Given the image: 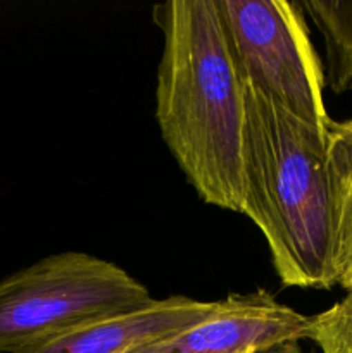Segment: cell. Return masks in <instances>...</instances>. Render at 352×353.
Segmentation results:
<instances>
[{
  "mask_svg": "<svg viewBox=\"0 0 352 353\" xmlns=\"http://www.w3.org/2000/svg\"><path fill=\"white\" fill-rule=\"evenodd\" d=\"M326 155L331 192L352 188V119L331 121L326 131Z\"/></svg>",
  "mask_w": 352,
  "mask_h": 353,
  "instance_id": "10",
  "label": "cell"
},
{
  "mask_svg": "<svg viewBox=\"0 0 352 353\" xmlns=\"http://www.w3.org/2000/svg\"><path fill=\"white\" fill-rule=\"evenodd\" d=\"M299 6L324 38V85L337 95L352 90V2L300 0Z\"/></svg>",
  "mask_w": 352,
  "mask_h": 353,
  "instance_id": "7",
  "label": "cell"
},
{
  "mask_svg": "<svg viewBox=\"0 0 352 353\" xmlns=\"http://www.w3.org/2000/svg\"><path fill=\"white\" fill-rule=\"evenodd\" d=\"M248 353H306L300 341H285V343L273 345V347L261 348V350L248 352Z\"/></svg>",
  "mask_w": 352,
  "mask_h": 353,
  "instance_id": "11",
  "label": "cell"
},
{
  "mask_svg": "<svg viewBox=\"0 0 352 353\" xmlns=\"http://www.w3.org/2000/svg\"><path fill=\"white\" fill-rule=\"evenodd\" d=\"M219 303L182 295L154 300L144 309L85 324L16 353H126L207 319Z\"/></svg>",
  "mask_w": 352,
  "mask_h": 353,
  "instance_id": "6",
  "label": "cell"
},
{
  "mask_svg": "<svg viewBox=\"0 0 352 353\" xmlns=\"http://www.w3.org/2000/svg\"><path fill=\"white\" fill-rule=\"evenodd\" d=\"M216 6L244 85L326 131L331 119L323 99V68L299 2L216 0Z\"/></svg>",
  "mask_w": 352,
  "mask_h": 353,
  "instance_id": "4",
  "label": "cell"
},
{
  "mask_svg": "<svg viewBox=\"0 0 352 353\" xmlns=\"http://www.w3.org/2000/svg\"><path fill=\"white\" fill-rule=\"evenodd\" d=\"M326 131L245 86L242 214L268 241L283 286L337 285Z\"/></svg>",
  "mask_w": 352,
  "mask_h": 353,
  "instance_id": "2",
  "label": "cell"
},
{
  "mask_svg": "<svg viewBox=\"0 0 352 353\" xmlns=\"http://www.w3.org/2000/svg\"><path fill=\"white\" fill-rule=\"evenodd\" d=\"M154 300L113 262L83 252L50 255L0 281V353H16Z\"/></svg>",
  "mask_w": 352,
  "mask_h": 353,
  "instance_id": "3",
  "label": "cell"
},
{
  "mask_svg": "<svg viewBox=\"0 0 352 353\" xmlns=\"http://www.w3.org/2000/svg\"><path fill=\"white\" fill-rule=\"evenodd\" d=\"M335 262L337 285L352 292V188L335 190Z\"/></svg>",
  "mask_w": 352,
  "mask_h": 353,
  "instance_id": "9",
  "label": "cell"
},
{
  "mask_svg": "<svg viewBox=\"0 0 352 353\" xmlns=\"http://www.w3.org/2000/svg\"><path fill=\"white\" fill-rule=\"evenodd\" d=\"M152 17L164 38L155 85L162 140L204 202L242 214L245 85L216 0H169Z\"/></svg>",
  "mask_w": 352,
  "mask_h": 353,
  "instance_id": "1",
  "label": "cell"
},
{
  "mask_svg": "<svg viewBox=\"0 0 352 353\" xmlns=\"http://www.w3.org/2000/svg\"><path fill=\"white\" fill-rule=\"evenodd\" d=\"M309 340L321 353H352V292L328 310L313 316Z\"/></svg>",
  "mask_w": 352,
  "mask_h": 353,
  "instance_id": "8",
  "label": "cell"
},
{
  "mask_svg": "<svg viewBox=\"0 0 352 353\" xmlns=\"http://www.w3.org/2000/svg\"><path fill=\"white\" fill-rule=\"evenodd\" d=\"M313 317L280 303L266 290L233 293L207 319L126 353H248L309 340Z\"/></svg>",
  "mask_w": 352,
  "mask_h": 353,
  "instance_id": "5",
  "label": "cell"
}]
</instances>
